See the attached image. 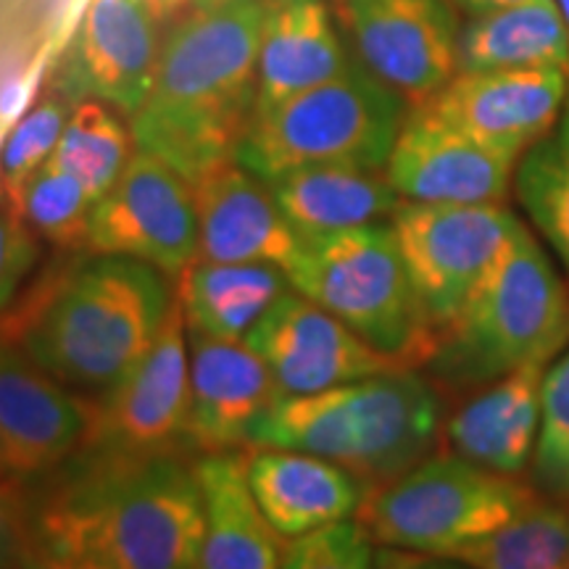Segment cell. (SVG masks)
Wrapping results in <instances>:
<instances>
[{"label": "cell", "instance_id": "e575fe53", "mask_svg": "<svg viewBox=\"0 0 569 569\" xmlns=\"http://www.w3.org/2000/svg\"><path fill=\"white\" fill-rule=\"evenodd\" d=\"M0 480V569H17L21 543V496Z\"/></svg>", "mask_w": 569, "mask_h": 569}, {"label": "cell", "instance_id": "8992f818", "mask_svg": "<svg viewBox=\"0 0 569 569\" xmlns=\"http://www.w3.org/2000/svg\"><path fill=\"white\" fill-rule=\"evenodd\" d=\"M288 277L298 293L336 315L398 367L422 369L430 359L438 336L411 284L390 219L303 240Z\"/></svg>", "mask_w": 569, "mask_h": 569}, {"label": "cell", "instance_id": "603a6c76", "mask_svg": "<svg viewBox=\"0 0 569 569\" xmlns=\"http://www.w3.org/2000/svg\"><path fill=\"white\" fill-rule=\"evenodd\" d=\"M351 63L325 0H267L253 117L343 74Z\"/></svg>", "mask_w": 569, "mask_h": 569}, {"label": "cell", "instance_id": "ab89813d", "mask_svg": "<svg viewBox=\"0 0 569 569\" xmlns=\"http://www.w3.org/2000/svg\"><path fill=\"white\" fill-rule=\"evenodd\" d=\"M146 6L159 24L161 21L163 24H172L182 13H188V9H193L196 0H146Z\"/></svg>", "mask_w": 569, "mask_h": 569}, {"label": "cell", "instance_id": "ac0fdd59", "mask_svg": "<svg viewBox=\"0 0 569 569\" xmlns=\"http://www.w3.org/2000/svg\"><path fill=\"white\" fill-rule=\"evenodd\" d=\"M188 346V451L198 457L251 448L253 427L280 398L267 361L246 340L211 338L190 327Z\"/></svg>", "mask_w": 569, "mask_h": 569}, {"label": "cell", "instance_id": "9c48e42d", "mask_svg": "<svg viewBox=\"0 0 569 569\" xmlns=\"http://www.w3.org/2000/svg\"><path fill=\"white\" fill-rule=\"evenodd\" d=\"M519 222L503 203L398 206L390 224L436 336L461 315Z\"/></svg>", "mask_w": 569, "mask_h": 569}, {"label": "cell", "instance_id": "4dcf8cb0", "mask_svg": "<svg viewBox=\"0 0 569 569\" xmlns=\"http://www.w3.org/2000/svg\"><path fill=\"white\" fill-rule=\"evenodd\" d=\"M540 496L569 503V351L551 361L540 393V436L532 457Z\"/></svg>", "mask_w": 569, "mask_h": 569}, {"label": "cell", "instance_id": "d590c367", "mask_svg": "<svg viewBox=\"0 0 569 569\" xmlns=\"http://www.w3.org/2000/svg\"><path fill=\"white\" fill-rule=\"evenodd\" d=\"M40 71H19L0 80V122L11 127L32 109L34 90H38Z\"/></svg>", "mask_w": 569, "mask_h": 569}, {"label": "cell", "instance_id": "d6986e66", "mask_svg": "<svg viewBox=\"0 0 569 569\" xmlns=\"http://www.w3.org/2000/svg\"><path fill=\"white\" fill-rule=\"evenodd\" d=\"M198 259L224 264H274L290 272L303 238L282 217L267 182L234 159L193 182Z\"/></svg>", "mask_w": 569, "mask_h": 569}, {"label": "cell", "instance_id": "2e32d148", "mask_svg": "<svg viewBox=\"0 0 569 569\" xmlns=\"http://www.w3.org/2000/svg\"><path fill=\"white\" fill-rule=\"evenodd\" d=\"M159 21L146 0H90L63 61L59 92L71 103L101 101L132 117L159 67Z\"/></svg>", "mask_w": 569, "mask_h": 569}, {"label": "cell", "instance_id": "7bdbcfd3", "mask_svg": "<svg viewBox=\"0 0 569 569\" xmlns=\"http://www.w3.org/2000/svg\"><path fill=\"white\" fill-rule=\"evenodd\" d=\"M209 3H219V0H196V6H209Z\"/></svg>", "mask_w": 569, "mask_h": 569}, {"label": "cell", "instance_id": "4fadbf2b", "mask_svg": "<svg viewBox=\"0 0 569 569\" xmlns=\"http://www.w3.org/2000/svg\"><path fill=\"white\" fill-rule=\"evenodd\" d=\"M92 401L63 388L13 340H0V480L32 486L80 451Z\"/></svg>", "mask_w": 569, "mask_h": 569}, {"label": "cell", "instance_id": "4316f807", "mask_svg": "<svg viewBox=\"0 0 569 569\" xmlns=\"http://www.w3.org/2000/svg\"><path fill=\"white\" fill-rule=\"evenodd\" d=\"M451 559L472 569H569V503L538 496L503 528Z\"/></svg>", "mask_w": 569, "mask_h": 569}, {"label": "cell", "instance_id": "b9f144b4", "mask_svg": "<svg viewBox=\"0 0 569 569\" xmlns=\"http://www.w3.org/2000/svg\"><path fill=\"white\" fill-rule=\"evenodd\" d=\"M557 6H559V11H561V19H565V24H567V32H569V0H557Z\"/></svg>", "mask_w": 569, "mask_h": 569}, {"label": "cell", "instance_id": "836d02e7", "mask_svg": "<svg viewBox=\"0 0 569 569\" xmlns=\"http://www.w3.org/2000/svg\"><path fill=\"white\" fill-rule=\"evenodd\" d=\"M38 261V238L13 206H0V311L9 309Z\"/></svg>", "mask_w": 569, "mask_h": 569}, {"label": "cell", "instance_id": "52a82bcc", "mask_svg": "<svg viewBox=\"0 0 569 569\" xmlns=\"http://www.w3.org/2000/svg\"><path fill=\"white\" fill-rule=\"evenodd\" d=\"M407 101L365 63L256 113L234 161L261 180L315 163L386 169Z\"/></svg>", "mask_w": 569, "mask_h": 569}, {"label": "cell", "instance_id": "ee69618b", "mask_svg": "<svg viewBox=\"0 0 569 569\" xmlns=\"http://www.w3.org/2000/svg\"><path fill=\"white\" fill-rule=\"evenodd\" d=\"M338 3H343V0H338Z\"/></svg>", "mask_w": 569, "mask_h": 569}, {"label": "cell", "instance_id": "f1b7e54d", "mask_svg": "<svg viewBox=\"0 0 569 569\" xmlns=\"http://www.w3.org/2000/svg\"><path fill=\"white\" fill-rule=\"evenodd\" d=\"M132 130L119 122L111 106L80 101L71 106L69 122L51 161L82 184L96 206L122 177L132 159Z\"/></svg>", "mask_w": 569, "mask_h": 569}, {"label": "cell", "instance_id": "8fae6325", "mask_svg": "<svg viewBox=\"0 0 569 569\" xmlns=\"http://www.w3.org/2000/svg\"><path fill=\"white\" fill-rule=\"evenodd\" d=\"M188 401V319L177 293L146 359L109 396L92 401L90 430L80 451L119 457L190 453L184 446Z\"/></svg>", "mask_w": 569, "mask_h": 569}, {"label": "cell", "instance_id": "ba28073f", "mask_svg": "<svg viewBox=\"0 0 569 569\" xmlns=\"http://www.w3.org/2000/svg\"><path fill=\"white\" fill-rule=\"evenodd\" d=\"M540 493L536 486L486 469L459 453H430L409 472L372 488L359 519L377 546L457 557L515 519Z\"/></svg>", "mask_w": 569, "mask_h": 569}, {"label": "cell", "instance_id": "ffe728a7", "mask_svg": "<svg viewBox=\"0 0 569 569\" xmlns=\"http://www.w3.org/2000/svg\"><path fill=\"white\" fill-rule=\"evenodd\" d=\"M551 361H530L469 393L443 425V438L451 451L493 472L519 478L536 457L540 393Z\"/></svg>", "mask_w": 569, "mask_h": 569}, {"label": "cell", "instance_id": "484cf974", "mask_svg": "<svg viewBox=\"0 0 569 569\" xmlns=\"http://www.w3.org/2000/svg\"><path fill=\"white\" fill-rule=\"evenodd\" d=\"M569 71V32L557 0L472 17L459 32V71Z\"/></svg>", "mask_w": 569, "mask_h": 569}, {"label": "cell", "instance_id": "d4e9b609", "mask_svg": "<svg viewBox=\"0 0 569 569\" xmlns=\"http://www.w3.org/2000/svg\"><path fill=\"white\" fill-rule=\"evenodd\" d=\"M177 282L190 330L211 338L246 340L280 298L293 290L274 264H224L198 259Z\"/></svg>", "mask_w": 569, "mask_h": 569}, {"label": "cell", "instance_id": "277c9868", "mask_svg": "<svg viewBox=\"0 0 569 569\" xmlns=\"http://www.w3.org/2000/svg\"><path fill=\"white\" fill-rule=\"evenodd\" d=\"M446 409L417 369L346 382L311 396L277 398L251 432V448H293L380 488L436 453Z\"/></svg>", "mask_w": 569, "mask_h": 569}, {"label": "cell", "instance_id": "e0dca14e", "mask_svg": "<svg viewBox=\"0 0 569 569\" xmlns=\"http://www.w3.org/2000/svg\"><path fill=\"white\" fill-rule=\"evenodd\" d=\"M517 161L427 109H409L386 163V177L403 201L503 203L515 190Z\"/></svg>", "mask_w": 569, "mask_h": 569}, {"label": "cell", "instance_id": "30bf717a", "mask_svg": "<svg viewBox=\"0 0 569 569\" xmlns=\"http://www.w3.org/2000/svg\"><path fill=\"white\" fill-rule=\"evenodd\" d=\"M84 251L146 261L180 280L198 261L193 184L138 148L117 184L92 206Z\"/></svg>", "mask_w": 569, "mask_h": 569}, {"label": "cell", "instance_id": "3957f363", "mask_svg": "<svg viewBox=\"0 0 569 569\" xmlns=\"http://www.w3.org/2000/svg\"><path fill=\"white\" fill-rule=\"evenodd\" d=\"M30 298L11 340L63 388L98 401L151 351L177 282L146 261L80 251Z\"/></svg>", "mask_w": 569, "mask_h": 569}, {"label": "cell", "instance_id": "60d3db41", "mask_svg": "<svg viewBox=\"0 0 569 569\" xmlns=\"http://www.w3.org/2000/svg\"><path fill=\"white\" fill-rule=\"evenodd\" d=\"M6 132H9V127L0 122V184H3V142H6Z\"/></svg>", "mask_w": 569, "mask_h": 569}, {"label": "cell", "instance_id": "44dd1931", "mask_svg": "<svg viewBox=\"0 0 569 569\" xmlns=\"http://www.w3.org/2000/svg\"><path fill=\"white\" fill-rule=\"evenodd\" d=\"M193 472L203 507L196 569H280L288 538L274 530L256 501L248 453H198Z\"/></svg>", "mask_w": 569, "mask_h": 569}, {"label": "cell", "instance_id": "f35d334b", "mask_svg": "<svg viewBox=\"0 0 569 569\" xmlns=\"http://www.w3.org/2000/svg\"><path fill=\"white\" fill-rule=\"evenodd\" d=\"M453 9L467 13L469 19L472 17H482V13H493V11H503V9H515V6H530V3H540V0H448Z\"/></svg>", "mask_w": 569, "mask_h": 569}, {"label": "cell", "instance_id": "83f0119b", "mask_svg": "<svg viewBox=\"0 0 569 569\" xmlns=\"http://www.w3.org/2000/svg\"><path fill=\"white\" fill-rule=\"evenodd\" d=\"M515 193L569 277V98L553 130L517 161Z\"/></svg>", "mask_w": 569, "mask_h": 569}, {"label": "cell", "instance_id": "9a60e30c", "mask_svg": "<svg viewBox=\"0 0 569 569\" xmlns=\"http://www.w3.org/2000/svg\"><path fill=\"white\" fill-rule=\"evenodd\" d=\"M569 98V71H459L430 103L419 106L482 146L522 159L559 122Z\"/></svg>", "mask_w": 569, "mask_h": 569}, {"label": "cell", "instance_id": "74e56055", "mask_svg": "<svg viewBox=\"0 0 569 569\" xmlns=\"http://www.w3.org/2000/svg\"><path fill=\"white\" fill-rule=\"evenodd\" d=\"M17 569H77V567L59 557H53L51 551H46L42 546L34 543V540L27 536L24 519H21V543H19Z\"/></svg>", "mask_w": 569, "mask_h": 569}, {"label": "cell", "instance_id": "8d00e7d4", "mask_svg": "<svg viewBox=\"0 0 569 569\" xmlns=\"http://www.w3.org/2000/svg\"><path fill=\"white\" fill-rule=\"evenodd\" d=\"M375 569H472V567L451 557H436V553H419V551L377 546Z\"/></svg>", "mask_w": 569, "mask_h": 569}, {"label": "cell", "instance_id": "7c38bea8", "mask_svg": "<svg viewBox=\"0 0 569 569\" xmlns=\"http://www.w3.org/2000/svg\"><path fill=\"white\" fill-rule=\"evenodd\" d=\"M340 17L359 61L409 109L459 74V21L448 0H343Z\"/></svg>", "mask_w": 569, "mask_h": 569}, {"label": "cell", "instance_id": "7402d4cb", "mask_svg": "<svg viewBox=\"0 0 569 569\" xmlns=\"http://www.w3.org/2000/svg\"><path fill=\"white\" fill-rule=\"evenodd\" d=\"M248 482L282 538H298L359 515L367 482L322 457L293 448L248 451Z\"/></svg>", "mask_w": 569, "mask_h": 569}, {"label": "cell", "instance_id": "6da1fadb", "mask_svg": "<svg viewBox=\"0 0 569 569\" xmlns=\"http://www.w3.org/2000/svg\"><path fill=\"white\" fill-rule=\"evenodd\" d=\"M34 486L27 536L77 569H196L203 507L184 453L77 451Z\"/></svg>", "mask_w": 569, "mask_h": 569}, {"label": "cell", "instance_id": "7a4b0ae2", "mask_svg": "<svg viewBox=\"0 0 569 569\" xmlns=\"http://www.w3.org/2000/svg\"><path fill=\"white\" fill-rule=\"evenodd\" d=\"M267 0L193 6L172 21L146 103L130 117L134 148L193 184L234 159L256 111Z\"/></svg>", "mask_w": 569, "mask_h": 569}, {"label": "cell", "instance_id": "f546056e", "mask_svg": "<svg viewBox=\"0 0 569 569\" xmlns=\"http://www.w3.org/2000/svg\"><path fill=\"white\" fill-rule=\"evenodd\" d=\"M34 234L46 238L61 251L80 253L88 240V222L92 201L74 177L56 167L53 161L42 163L13 201Z\"/></svg>", "mask_w": 569, "mask_h": 569}, {"label": "cell", "instance_id": "cb8c5ba5", "mask_svg": "<svg viewBox=\"0 0 569 569\" xmlns=\"http://www.w3.org/2000/svg\"><path fill=\"white\" fill-rule=\"evenodd\" d=\"M269 193L282 217L303 240L351 230V227L386 222L403 198L388 182L386 169L315 163L298 167L267 180Z\"/></svg>", "mask_w": 569, "mask_h": 569}, {"label": "cell", "instance_id": "d6a6232c", "mask_svg": "<svg viewBox=\"0 0 569 569\" xmlns=\"http://www.w3.org/2000/svg\"><path fill=\"white\" fill-rule=\"evenodd\" d=\"M377 543L359 519H340L284 546L280 569H375Z\"/></svg>", "mask_w": 569, "mask_h": 569}, {"label": "cell", "instance_id": "5bb4252c", "mask_svg": "<svg viewBox=\"0 0 569 569\" xmlns=\"http://www.w3.org/2000/svg\"><path fill=\"white\" fill-rule=\"evenodd\" d=\"M246 343L267 361L280 398L322 393L390 369H407L375 351L351 327L296 288L267 311Z\"/></svg>", "mask_w": 569, "mask_h": 569}, {"label": "cell", "instance_id": "5b68a950", "mask_svg": "<svg viewBox=\"0 0 569 569\" xmlns=\"http://www.w3.org/2000/svg\"><path fill=\"white\" fill-rule=\"evenodd\" d=\"M567 340L569 288L519 222L422 369L438 390L469 396L530 361L557 359Z\"/></svg>", "mask_w": 569, "mask_h": 569}, {"label": "cell", "instance_id": "1f68e13d", "mask_svg": "<svg viewBox=\"0 0 569 569\" xmlns=\"http://www.w3.org/2000/svg\"><path fill=\"white\" fill-rule=\"evenodd\" d=\"M69 98L48 96L32 106L19 122L6 132L3 142V190L13 206L27 180L38 172L42 163L51 161L59 146L63 127L69 122Z\"/></svg>", "mask_w": 569, "mask_h": 569}]
</instances>
